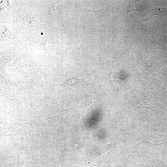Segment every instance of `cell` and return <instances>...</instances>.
Masks as SVG:
<instances>
[{
    "instance_id": "52a82bcc",
    "label": "cell",
    "mask_w": 167,
    "mask_h": 167,
    "mask_svg": "<svg viewBox=\"0 0 167 167\" xmlns=\"http://www.w3.org/2000/svg\"><path fill=\"white\" fill-rule=\"evenodd\" d=\"M24 21L30 25H33L34 24V22L32 20L31 18L29 16L26 15L24 17L23 19Z\"/></svg>"
},
{
    "instance_id": "ba28073f",
    "label": "cell",
    "mask_w": 167,
    "mask_h": 167,
    "mask_svg": "<svg viewBox=\"0 0 167 167\" xmlns=\"http://www.w3.org/2000/svg\"><path fill=\"white\" fill-rule=\"evenodd\" d=\"M163 36L164 39L167 41V35H164Z\"/></svg>"
},
{
    "instance_id": "3957f363",
    "label": "cell",
    "mask_w": 167,
    "mask_h": 167,
    "mask_svg": "<svg viewBox=\"0 0 167 167\" xmlns=\"http://www.w3.org/2000/svg\"><path fill=\"white\" fill-rule=\"evenodd\" d=\"M82 79H79L74 78H71L65 83V84L66 85L74 84L79 82H80L81 80Z\"/></svg>"
},
{
    "instance_id": "8992f818",
    "label": "cell",
    "mask_w": 167,
    "mask_h": 167,
    "mask_svg": "<svg viewBox=\"0 0 167 167\" xmlns=\"http://www.w3.org/2000/svg\"><path fill=\"white\" fill-rule=\"evenodd\" d=\"M158 10V11L155 12L154 15H167V8H159Z\"/></svg>"
},
{
    "instance_id": "277c9868",
    "label": "cell",
    "mask_w": 167,
    "mask_h": 167,
    "mask_svg": "<svg viewBox=\"0 0 167 167\" xmlns=\"http://www.w3.org/2000/svg\"><path fill=\"white\" fill-rule=\"evenodd\" d=\"M156 160V165L155 167H167V165L156 157H155ZM146 167H150L146 165Z\"/></svg>"
},
{
    "instance_id": "7a4b0ae2",
    "label": "cell",
    "mask_w": 167,
    "mask_h": 167,
    "mask_svg": "<svg viewBox=\"0 0 167 167\" xmlns=\"http://www.w3.org/2000/svg\"><path fill=\"white\" fill-rule=\"evenodd\" d=\"M104 8L97 10H88L86 11L87 14L91 16L93 19L96 20L98 19L102 13V11Z\"/></svg>"
},
{
    "instance_id": "6da1fadb",
    "label": "cell",
    "mask_w": 167,
    "mask_h": 167,
    "mask_svg": "<svg viewBox=\"0 0 167 167\" xmlns=\"http://www.w3.org/2000/svg\"><path fill=\"white\" fill-rule=\"evenodd\" d=\"M151 134L145 136L141 143H145L148 146L161 147L167 143V139L165 132L161 130H158Z\"/></svg>"
},
{
    "instance_id": "5b68a950",
    "label": "cell",
    "mask_w": 167,
    "mask_h": 167,
    "mask_svg": "<svg viewBox=\"0 0 167 167\" xmlns=\"http://www.w3.org/2000/svg\"><path fill=\"white\" fill-rule=\"evenodd\" d=\"M139 9H140L139 7L137 5L136 3H133L129 8L128 10L127 11V12L125 13V14L130 12L132 11H142L140 10Z\"/></svg>"
}]
</instances>
